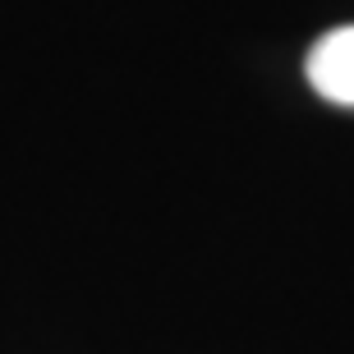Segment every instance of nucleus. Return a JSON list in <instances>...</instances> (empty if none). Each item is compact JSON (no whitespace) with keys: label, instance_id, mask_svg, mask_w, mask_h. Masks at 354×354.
Instances as JSON below:
<instances>
[{"label":"nucleus","instance_id":"nucleus-1","mask_svg":"<svg viewBox=\"0 0 354 354\" xmlns=\"http://www.w3.org/2000/svg\"><path fill=\"white\" fill-rule=\"evenodd\" d=\"M304 69L317 97L354 111V28H336L327 37H317Z\"/></svg>","mask_w":354,"mask_h":354}]
</instances>
